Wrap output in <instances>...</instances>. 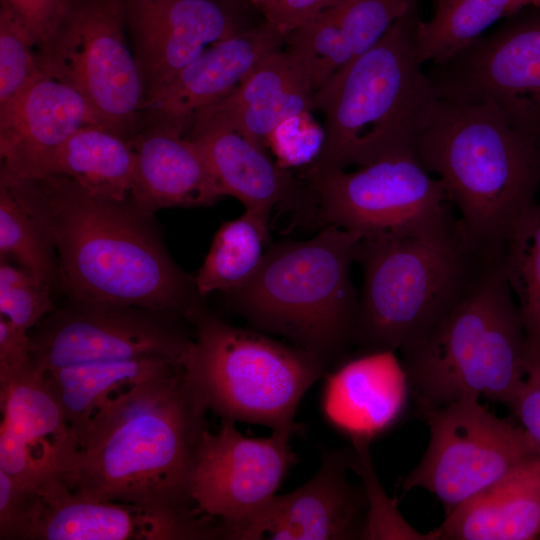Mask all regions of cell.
<instances>
[{"label": "cell", "instance_id": "6da1fadb", "mask_svg": "<svg viewBox=\"0 0 540 540\" xmlns=\"http://www.w3.org/2000/svg\"><path fill=\"white\" fill-rule=\"evenodd\" d=\"M0 181L52 242L70 299L169 311L187 322L205 306L152 213L129 199L95 197L65 175L25 179L1 168Z\"/></svg>", "mask_w": 540, "mask_h": 540}, {"label": "cell", "instance_id": "7a4b0ae2", "mask_svg": "<svg viewBox=\"0 0 540 540\" xmlns=\"http://www.w3.org/2000/svg\"><path fill=\"white\" fill-rule=\"evenodd\" d=\"M208 411L184 366L123 388L92 415L63 481L98 500L196 506L192 479Z\"/></svg>", "mask_w": 540, "mask_h": 540}, {"label": "cell", "instance_id": "3957f363", "mask_svg": "<svg viewBox=\"0 0 540 540\" xmlns=\"http://www.w3.org/2000/svg\"><path fill=\"white\" fill-rule=\"evenodd\" d=\"M414 154L443 184L460 230L481 255L501 258L540 190V138L492 101L440 99Z\"/></svg>", "mask_w": 540, "mask_h": 540}, {"label": "cell", "instance_id": "277c9868", "mask_svg": "<svg viewBox=\"0 0 540 540\" xmlns=\"http://www.w3.org/2000/svg\"><path fill=\"white\" fill-rule=\"evenodd\" d=\"M420 1L315 91L325 139L309 166L346 169L414 153L440 101L416 53Z\"/></svg>", "mask_w": 540, "mask_h": 540}, {"label": "cell", "instance_id": "5b68a950", "mask_svg": "<svg viewBox=\"0 0 540 540\" xmlns=\"http://www.w3.org/2000/svg\"><path fill=\"white\" fill-rule=\"evenodd\" d=\"M357 240L328 225L308 240L270 244L225 302L256 330L284 337L328 367L355 344L359 296L350 268Z\"/></svg>", "mask_w": 540, "mask_h": 540}, {"label": "cell", "instance_id": "8992f818", "mask_svg": "<svg viewBox=\"0 0 540 540\" xmlns=\"http://www.w3.org/2000/svg\"><path fill=\"white\" fill-rule=\"evenodd\" d=\"M401 353L419 411L466 395L512 410L525 378L527 339L502 258L490 261L434 328Z\"/></svg>", "mask_w": 540, "mask_h": 540}, {"label": "cell", "instance_id": "52a82bcc", "mask_svg": "<svg viewBox=\"0 0 540 540\" xmlns=\"http://www.w3.org/2000/svg\"><path fill=\"white\" fill-rule=\"evenodd\" d=\"M460 227L434 234L359 239L362 269L355 344L403 352L454 307L490 261Z\"/></svg>", "mask_w": 540, "mask_h": 540}, {"label": "cell", "instance_id": "ba28073f", "mask_svg": "<svg viewBox=\"0 0 540 540\" xmlns=\"http://www.w3.org/2000/svg\"><path fill=\"white\" fill-rule=\"evenodd\" d=\"M195 335L184 368L208 409L221 420L304 432L298 406L328 367L314 354L259 330L234 326L201 308L189 320Z\"/></svg>", "mask_w": 540, "mask_h": 540}, {"label": "cell", "instance_id": "9c48e42d", "mask_svg": "<svg viewBox=\"0 0 540 540\" xmlns=\"http://www.w3.org/2000/svg\"><path fill=\"white\" fill-rule=\"evenodd\" d=\"M297 173L310 192L314 226L334 225L358 240L458 227L442 182L414 153L382 158L354 171L307 166Z\"/></svg>", "mask_w": 540, "mask_h": 540}, {"label": "cell", "instance_id": "30bf717a", "mask_svg": "<svg viewBox=\"0 0 540 540\" xmlns=\"http://www.w3.org/2000/svg\"><path fill=\"white\" fill-rule=\"evenodd\" d=\"M127 31L126 0H72L54 39L37 54L42 70L84 97L100 126L130 142L145 90Z\"/></svg>", "mask_w": 540, "mask_h": 540}, {"label": "cell", "instance_id": "8fae6325", "mask_svg": "<svg viewBox=\"0 0 540 540\" xmlns=\"http://www.w3.org/2000/svg\"><path fill=\"white\" fill-rule=\"evenodd\" d=\"M419 412L429 442L401 487L427 490L446 514L540 454L522 427L493 414L477 395Z\"/></svg>", "mask_w": 540, "mask_h": 540}, {"label": "cell", "instance_id": "7c38bea8", "mask_svg": "<svg viewBox=\"0 0 540 540\" xmlns=\"http://www.w3.org/2000/svg\"><path fill=\"white\" fill-rule=\"evenodd\" d=\"M184 321L169 311L70 299L29 332L32 361L45 372L140 358L184 366L193 342Z\"/></svg>", "mask_w": 540, "mask_h": 540}, {"label": "cell", "instance_id": "4fadbf2b", "mask_svg": "<svg viewBox=\"0 0 540 540\" xmlns=\"http://www.w3.org/2000/svg\"><path fill=\"white\" fill-rule=\"evenodd\" d=\"M440 99L492 101L540 138V8L526 7L425 70Z\"/></svg>", "mask_w": 540, "mask_h": 540}, {"label": "cell", "instance_id": "5bb4252c", "mask_svg": "<svg viewBox=\"0 0 540 540\" xmlns=\"http://www.w3.org/2000/svg\"><path fill=\"white\" fill-rule=\"evenodd\" d=\"M25 488L17 540H211L219 520L197 506L149 508L74 492L57 477Z\"/></svg>", "mask_w": 540, "mask_h": 540}, {"label": "cell", "instance_id": "9a60e30c", "mask_svg": "<svg viewBox=\"0 0 540 540\" xmlns=\"http://www.w3.org/2000/svg\"><path fill=\"white\" fill-rule=\"evenodd\" d=\"M292 435L272 431L269 437L244 436L232 421L207 430L198 452L191 494L195 505L219 520V530L251 515L276 495L298 462Z\"/></svg>", "mask_w": 540, "mask_h": 540}, {"label": "cell", "instance_id": "2e32d148", "mask_svg": "<svg viewBox=\"0 0 540 540\" xmlns=\"http://www.w3.org/2000/svg\"><path fill=\"white\" fill-rule=\"evenodd\" d=\"M352 458V447L324 451L310 480L274 495L248 517L221 528L218 539H362L368 503L363 485L348 480Z\"/></svg>", "mask_w": 540, "mask_h": 540}, {"label": "cell", "instance_id": "e0dca14e", "mask_svg": "<svg viewBox=\"0 0 540 540\" xmlns=\"http://www.w3.org/2000/svg\"><path fill=\"white\" fill-rule=\"evenodd\" d=\"M0 470L23 486L64 479L78 447L46 372L31 360L0 376Z\"/></svg>", "mask_w": 540, "mask_h": 540}, {"label": "cell", "instance_id": "ac0fdd59", "mask_svg": "<svg viewBox=\"0 0 540 540\" xmlns=\"http://www.w3.org/2000/svg\"><path fill=\"white\" fill-rule=\"evenodd\" d=\"M237 8L213 0H126L127 28L145 99L213 43L241 28Z\"/></svg>", "mask_w": 540, "mask_h": 540}, {"label": "cell", "instance_id": "d6986e66", "mask_svg": "<svg viewBox=\"0 0 540 540\" xmlns=\"http://www.w3.org/2000/svg\"><path fill=\"white\" fill-rule=\"evenodd\" d=\"M186 136L200 148L225 196L268 219L279 209L307 223L311 197L306 182L297 172L280 167L222 116L205 108Z\"/></svg>", "mask_w": 540, "mask_h": 540}, {"label": "cell", "instance_id": "ffe728a7", "mask_svg": "<svg viewBox=\"0 0 540 540\" xmlns=\"http://www.w3.org/2000/svg\"><path fill=\"white\" fill-rule=\"evenodd\" d=\"M285 40V34L263 20L213 43L144 101L147 127L189 131L197 113L227 97Z\"/></svg>", "mask_w": 540, "mask_h": 540}, {"label": "cell", "instance_id": "44dd1931", "mask_svg": "<svg viewBox=\"0 0 540 540\" xmlns=\"http://www.w3.org/2000/svg\"><path fill=\"white\" fill-rule=\"evenodd\" d=\"M99 125L84 97L44 70L0 112L1 168L25 179L51 176L56 155L79 129Z\"/></svg>", "mask_w": 540, "mask_h": 540}, {"label": "cell", "instance_id": "7402d4cb", "mask_svg": "<svg viewBox=\"0 0 540 540\" xmlns=\"http://www.w3.org/2000/svg\"><path fill=\"white\" fill-rule=\"evenodd\" d=\"M323 379L322 415L351 444H370L390 430L411 395L406 369L393 350L361 351Z\"/></svg>", "mask_w": 540, "mask_h": 540}, {"label": "cell", "instance_id": "603a6c76", "mask_svg": "<svg viewBox=\"0 0 540 540\" xmlns=\"http://www.w3.org/2000/svg\"><path fill=\"white\" fill-rule=\"evenodd\" d=\"M130 144L135 171L129 200L143 211L211 206L225 196L200 148L182 132L147 127Z\"/></svg>", "mask_w": 540, "mask_h": 540}, {"label": "cell", "instance_id": "cb8c5ba5", "mask_svg": "<svg viewBox=\"0 0 540 540\" xmlns=\"http://www.w3.org/2000/svg\"><path fill=\"white\" fill-rule=\"evenodd\" d=\"M313 84L300 60L287 49L264 57L224 99L208 107L260 149L285 119L315 110Z\"/></svg>", "mask_w": 540, "mask_h": 540}, {"label": "cell", "instance_id": "d4e9b609", "mask_svg": "<svg viewBox=\"0 0 540 540\" xmlns=\"http://www.w3.org/2000/svg\"><path fill=\"white\" fill-rule=\"evenodd\" d=\"M432 540L540 537V454L446 514Z\"/></svg>", "mask_w": 540, "mask_h": 540}, {"label": "cell", "instance_id": "484cf974", "mask_svg": "<svg viewBox=\"0 0 540 540\" xmlns=\"http://www.w3.org/2000/svg\"><path fill=\"white\" fill-rule=\"evenodd\" d=\"M135 153L129 141L100 125L76 131L59 149L52 175H65L91 195L110 201L129 199Z\"/></svg>", "mask_w": 540, "mask_h": 540}, {"label": "cell", "instance_id": "4316f807", "mask_svg": "<svg viewBox=\"0 0 540 540\" xmlns=\"http://www.w3.org/2000/svg\"><path fill=\"white\" fill-rule=\"evenodd\" d=\"M183 366L157 358L96 361L46 372L74 435L79 437L97 408L113 393Z\"/></svg>", "mask_w": 540, "mask_h": 540}, {"label": "cell", "instance_id": "83f0119b", "mask_svg": "<svg viewBox=\"0 0 540 540\" xmlns=\"http://www.w3.org/2000/svg\"><path fill=\"white\" fill-rule=\"evenodd\" d=\"M434 14L416 32L419 62H444L468 47L500 19L526 7L528 0H437Z\"/></svg>", "mask_w": 540, "mask_h": 540}, {"label": "cell", "instance_id": "f1b7e54d", "mask_svg": "<svg viewBox=\"0 0 540 540\" xmlns=\"http://www.w3.org/2000/svg\"><path fill=\"white\" fill-rule=\"evenodd\" d=\"M270 219L248 210L221 224L195 275L199 293L232 291L258 269L270 243Z\"/></svg>", "mask_w": 540, "mask_h": 540}, {"label": "cell", "instance_id": "f546056e", "mask_svg": "<svg viewBox=\"0 0 540 540\" xmlns=\"http://www.w3.org/2000/svg\"><path fill=\"white\" fill-rule=\"evenodd\" d=\"M502 265L520 312L527 348L540 350V199L515 223Z\"/></svg>", "mask_w": 540, "mask_h": 540}, {"label": "cell", "instance_id": "4dcf8cb0", "mask_svg": "<svg viewBox=\"0 0 540 540\" xmlns=\"http://www.w3.org/2000/svg\"><path fill=\"white\" fill-rule=\"evenodd\" d=\"M0 254L10 256L35 277L60 285L55 248L35 219L0 181Z\"/></svg>", "mask_w": 540, "mask_h": 540}, {"label": "cell", "instance_id": "1f68e13d", "mask_svg": "<svg viewBox=\"0 0 540 540\" xmlns=\"http://www.w3.org/2000/svg\"><path fill=\"white\" fill-rule=\"evenodd\" d=\"M34 43L17 17L0 8V112L10 107L41 74Z\"/></svg>", "mask_w": 540, "mask_h": 540}, {"label": "cell", "instance_id": "d6a6232c", "mask_svg": "<svg viewBox=\"0 0 540 540\" xmlns=\"http://www.w3.org/2000/svg\"><path fill=\"white\" fill-rule=\"evenodd\" d=\"M353 458L350 470L361 479L368 511L362 539L432 540L429 533L421 534L401 516L397 504L385 493L374 469L368 443L351 444Z\"/></svg>", "mask_w": 540, "mask_h": 540}, {"label": "cell", "instance_id": "836d02e7", "mask_svg": "<svg viewBox=\"0 0 540 540\" xmlns=\"http://www.w3.org/2000/svg\"><path fill=\"white\" fill-rule=\"evenodd\" d=\"M52 286L5 259L0 263V316L30 332L55 310Z\"/></svg>", "mask_w": 540, "mask_h": 540}, {"label": "cell", "instance_id": "e575fe53", "mask_svg": "<svg viewBox=\"0 0 540 540\" xmlns=\"http://www.w3.org/2000/svg\"><path fill=\"white\" fill-rule=\"evenodd\" d=\"M312 111H305L281 122L268 140L276 163L285 169H302L315 162L321 153L325 133Z\"/></svg>", "mask_w": 540, "mask_h": 540}, {"label": "cell", "instance_id": "d590c367", "mask_svg": "<svg viewBox=\"0 0 540 540\" xmlns=\"http://www.w3.org/2000/svg\"><path fill=\"white\" fill-rule=\"evenodd\" d=\"M71 5L72 0H1V6L23 24L38 50L54 39Z\"/></svg>", "mask_w": 540, "mask_h": 540}, {"label": "cell", "instance_id": "8d00e7d4", "mask_svg": "<svg viewBox=\"0 0 540 540\" xmlns=\"http://www.w3.org/2000/svg\"><path fill=\"white\" fill-rule=\"evenodd\" d=\"M512 411L540 452V350H529L525 378Z\"/></svg>", "mask_w": 540, "mask_h": 540}, {"label": "cell", "instance_id": "74e56055", "mask_svg": "<svg viewBox=\"0 0 540 540\" xmlns=\"http://www.w3.org/2000/svg\"><path fill=\"white\" fill-rule=\"evenodd\" d=\"M264 21L287 35L340 0H249Z\"/></svg>", "mask_w": 540, "mask_h": 540}, {"label": "cell", "instance_id": "f35d334b", "mask_svg": "<svg viewBox=\"0 0 540 540\" xmlns=\"http://www.w3.org/2000/svg\"><path fill=\"white\" fill-rule=\"evenodd\" d=\"M31 360L29 332L0 316V376L21 370Z\"/></svg>", "mask_w": 540, "mask_h": 540}, {"label": "cell", "instance_id": "ab89813d", "mask_svg": "<svg viewBox=\"0 0 540 540\" xmlns=\"http://www.w3.org/2000/svg\"><path fill=\"white\" fill-rule=\"evenodd\" d=\"M213 1H217V2H220V3H223V4H227V5H230V6L235 7V8H238L241 5L250 3L249 0H213Z\"/></svg>", "mask_w": 540, "mask_h": 540}, {"label": "cell", "instance_id": "60d3db41", "mask_svg": "<svg viewBox=\"0 0 540 540\" xmlns=\"http://www.w3.org/2000/svg\"><path fill=\"white\" fill-rule=\"evenodd\" d=\"M528 7L540 8V0H528Z\"/></svg>", "mask_w": 540, "mask_h": 540}, {"label": "cell", "instance_id": "b9f144b4", "mask_svg": "<svg viewBox=\"0 0 540 540\" xmlns=\"http://www.w3.org/2000/svg\"><path fill=\"white\" fill-rule=\"evenodd\" d=\"M431 1H432L433 5H434L437 0H431Z\"/></svg>", "mask_w": 540, "mask_h": 540}, {"label": "cell", "instance_id": "7bdbcfd3", "mask_svg": "<svg viewBox=\"0 0 540 540\" xmlns=\"http://www.w3.org/2000/svg\"><path fill=\"white\" fill-rule=\"evenodd\" d=\"M539 539H540V537H539Z\"/></svg>", "mask_w": 540, "mask_h": 540}]
</instances>
